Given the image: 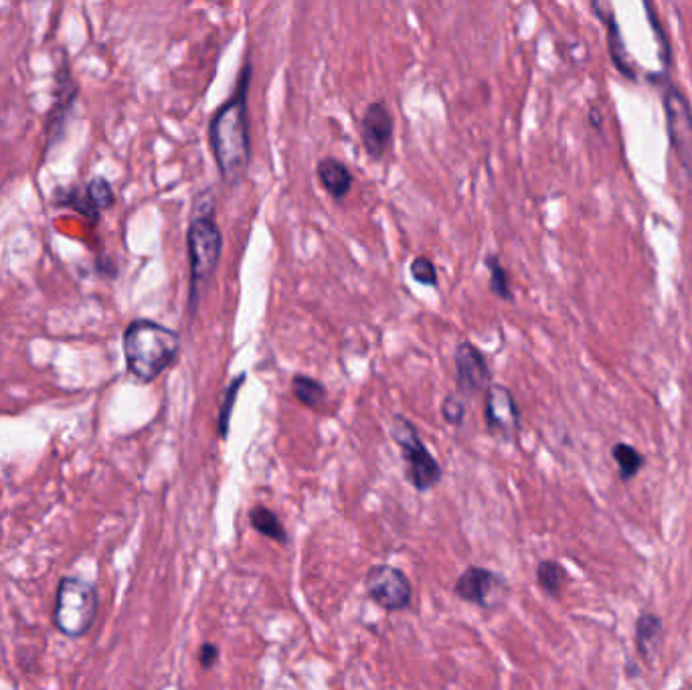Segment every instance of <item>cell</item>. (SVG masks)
<instances>
[{"label": "cell", "mask_w": 692, "mask_h": 690, "mask_svg": "<svg viewBox=\"0 0 692 690\" xmlns=\"http://www.w3.org/2000/svg\"><path fill=\"white\" fill-rule=\"evenodd\" d=\"M251 59L243 61L235 92L223 102L209 122V144L219 168L221 181L237 187L245 181L251 166V136L247 124V94L251 85Z\"/></svg>", "instance_id": "1"}, {"label": "cell", "mask_w": 692, "mask_h": 690, "mask_svg": "<svg viewBox=\"0 0 692 690\" xmlns=\"http://www.w3.org/2000/svg\"><path fill=\"white\" fill-rule=\"evenodd\" d=\"M187 253L191 270L189 312L195 316L201 294L213 280L223 255V233L215 221V195L211 187L201 191L193 201L187 229Z\"/></svg>", "instance_id": "2"}, {"label": "cell", "mask_w": 692, "mask_h": 690, "mask_svg": "<svg viewBox=\"0 0 692 690\" xmlns=\"http://www.w3.org/2000/svg\"><path fill=\"white\" fill-rule=\"evenodd\" d=\"M122 351L128 373L140 383H152L177 363L181 334L156 320L136 318L122 334Z\"/></svg>", "instance_id": "3"}, {"label": "cell", "mask_w": 692, "mask_h": 690, "mask_svg": "<svg viewBox=\"0 0 692 690\" xmlns=\"http://www.w3.org/2000/svg\"><path fill=\"white\" fill-rule=\"evenodd\" d=\"M98 614V591L92 583L65 577L57 589L53 622L59 632L69 638L88 634Z\"/></svg>", "instance_id": "4"}, {"label": "cell", "mask_w": 692, "mask_h": 690, "mask_svg": "<svg viewBox=\"0 0 692 690\" xmlns=\"http://www.w3.org/2000/svg\"><path fill=\"white\" fill-rule=\"evenodd\" d=\"M391 438L401 450L405 476L417 492H427L442 482V466L421 442L419 431L411 419L405 415H395L391 423Z\"/></svg>", "instance_id": "5"}, {"label": "cell", "mask_w": 692, "mask_h": 690, "mask_svg": "<svg viewBox=\"0 0 692 690\" xmlns=\"http://www.w3.org/2000/svg\"><path fill=\"white\" fill-rule=\"evenodd\" d=\"M662 81V77H660ZM662 104L666 112V128L670 142L682 166L692 172V108L684 94L670 79L662 81Z\"/></svg>", "instance_id": "6"}, {"label": "cell", "mask_w": 692, "mask_h": 690, "mask_svg": "<svg viewBox=\"0 0 692 690\" xmlns=\"http://www.w3.org/2000/svg\"><path fill=\"white\" fill-rule=\"evenodd\" d=\"M365 589L367 595L385 612H405L411 606V581L393 565L371 567L365 575Z\"/></svg>", "instance_id": "7"}, {"label": "cell", "mask_w": 692, "mask_h": 690, "mask_svg": "<svg viewBox=\"0 0 692 690\" xmlns=\"http://www.w3.org/2000/svg\"><path fill=\"white\" fill-rule=\"evenodd\" d=\"M454 593L468 601V603H476V606L484 608V610H492L504 601L506 593H508V585L506 581L484 567H468L454 583Z\"/></svg>", "instance_id": "8"}, {"label": "cell", "mask_w": 692, "mask_h": 690, "mask_svg": "<svg viewBox=\"0 0 692 690\" xmlns=\"http://www.w3.org/2000/svg\"><path fill=\"white\" fill-rule=\"evenodd\" d=\"M456 365V385L458 393L464 397H478L486 393L492 385V371L486 355L470 340L458 342L454 353Z\"/></svg>", "instance_id": "9"}, {"label": "cell", "mask_w": 692, "mask_h": 690, "mask_svg": "<svg viewBox=\"0 0 692 690\" xmlns=\"http://www.w3.org/2000/svg\"><path fill=\"white\" fill-rule=\"evenodd\" d=\"M484 417L490 434L502 440H512L521 431V409L512 391L504 385L492 383L488 387Z\"/></svg>", "instance_id": "10"}, {"label": "cell", "mask_w": 692, "mask_h": 690, "mask_svg": "<svg viewBox=\"0 0 692 690\" xmlns=\"http://www.w3.org/2000/svg\"><path fill=\"white\" fill-rule=\"evenodd\" d=\"M395 120L383 100L371 102L361 118V140L367 156L379 162L393 146Z\"/></svg>", "instance_id": "11"}, {"label": "cell", "mask_w": 692, "mask_h": 690, "mask_svg": "<svg viewBox=\"0 0 692 690\" xmlns=\"http://www.w3.org/2000/svg\"><path fill=\"white\" fill-rule=\"evenodd\" d=\"M61 205L77 211L90 223H98L102 213L108 211L116 203V195L112 185L104 177L92 179L83 189H69L57 197Z\"/></svg>", "instance_id": "12"}, {"label": "cell", "mask_w": 692, "mask_h": 690, "mask_svg": "<svg viewBox=\"0 0 692 690\" xmlns=\"http://www.w3.org/2000/svg\"><path fill=\"white\" fill-rule=\"evenodd\" d=\"M75 96H77V85L71 77L69 65L61 63L59 71H57V79H55V94H53V104L49 108L47 114V144L49 148L61 138V130L65 126V120L71 112V106L75 104Z\"/></svg>", "instance_id": "13"}, {"label": "cell", "mask_w": 692, "mask_h": 690, "mask_svg": "<svg viewBox=\"0 0 692 690\" xmlns=\"http://www.w3.org/2000/svg\"><path fill=\"white\" fill-rule=\"evenodd\" d=\"M316 177L322 189L326 191V195L336 203H342L346 197H349L355 183L351 168L334 156H324L318 160Z\"/></svg>", "instance_id": "14"}, {"label": "cell", "mask_w": 692, "mask_h": 690, "mask_svg": "<svg viewBox=\"0 0 692 690\" xmlns=\"http://www.w3.org/2000/svg\"><path fill=\"white\" fill-rule=\"evenodd\" d=\"M249 523L259 535H264V537H268L280 545L288 543V533L280 521V516L274 510H270L268 506L257 504L249 512Z\"/></svg>", "instance_id": "15"}, {"label": "cell", "mask_w": 692, "mask_h": 690, "mask_svg": "<svg viewBox=\"0 0 692 690\" xmlns=\"http://www.w3.org/2000/svg\"><path fill=\"white\" fill-rule=\"evenodd\" d=\"M597 17L603 19V23L608 25V41H610V51H612V59H614V65L618 67L620 73H624L626 77H636V71H634V65H632V59L626 51V45H624V37H622V31L618 27V21L614 19V15H601L597 13Z\"/></svg>", "instance_id": "16"}, {"label": "cell", "mask_w": 692, "mask_h": 690, "mask_svg": "<svg viewBox=\"0 0 692 690\" xmlns=\"http://www.w3.org/2000/svg\"><path fill=\"white\" fill-rule=\"evenodd\" d=\"M660 636H662V620L654 614H642L636 624V646L644 660L652 658V654L656 652L660 644Z\"/></svg>", "instance_id": "17"}, {"label": "cell", "mask_w": 692, "mask_h": 690, "mask_svg": "<svg viewBox=\"0 0 692 690\" xmlns=\"http://www.w3.org/2000/svg\"><path fill=\"white\" fill-rule=\"evenodd\" d=\"M292 393L308 409H318L328 397V391L322 381L302 373L292 377Z\"/></svg>", "instance_id": "18"}, {"label": "cell", "mask_w": 692, "mask_h": 690, "mask_svg": "<svg viewBox=\"0 0 692 690\" xmlns=\"http://www.w3.org/2000/svg\"><path fill=\"white\" fill-rule=\"evenodd\" d=\"M484 266L490 274V280H488V288L490 292L504 300V302H512L514 300V294H512V282H510V276L506 272V268L502 266L500 262V257L496 253H490L486 255V260H484Z\"/></svg>", "instance_id": "19"}, {"label": "cell", "mask_w": 692, "mask_h": 690, "mask_svg": "<svg viewBox=\"0 0 692 690\" xmlns=\"http://www.w3.org/2000/svg\"><path fill=\"white\" fill-rule=\"evenodd\" d=\"M247 381V375L245 373H239L227 387L225 395H223V401L219 405V415H217V431H219V436L221 440H227L229 436V425H231V415H233V409H235V403H237V397H239V391L243 387V383Z\"/></svg>", "instance_id": "20"}, {"label": "cell", "mask_w": 692, "mask_h": 690, "mask_svg": "<svg viewBox=\"0 0 692 690\" xmlns=\"http://www.w3.org/2000/svg\"><path fill=\"white\" fill-rule=\"evenodd\" d=\"M612 458L618 462L622 480H632L646 464L644 456L634 446L624 444V442H620L612 448Z\"/></svg>", "instance_id": "21"}, {"label": "cell", "mask_w": 692, "mask_h": 690, "mask_svg": "<svg viewBox=\"0 0 692 690\" xmlns=\"http://www.w3.org/2000/svg\"><path fill=\"white\" fill-rule=\"evenodd\" d=\"M537 581L549 595L557 597L565 587L567 571L557 561H541L537 567Z\"/></svg>", "instance_id": "22"}, {"label": "cell", "mask_w": 692, "mask_h": 690, "mask_svg": "<svg viewBox=\"0 0 692 690\" xmlns=\"http://www.w3.org/2000/svg\"><path fill=\"white\" fill-rule=\"evenodd\" d=\"M409 274L411 278L421 284V286H429V288H438L440 286V276H438V268L436 264L429 260L425 255L415 257L409 266Z\"/></svg>", "instance_id": "23"}, {"label": "cell", "mask_w": 692, "mask_h": 690, "mask_svg": "<svg viewBox=\"0 0 692 690\" xmlns=\"http://www.w3.org/2000/svg\"><path fill=\"white\" fill-rule=\"evenodd\" d=\"M466 403L460 395L456 393H448L442 401V417L448 425L452 427H462L464 425V419H466Z\"/></svg>", "instance_id": "24"}, {"label": "cell", "mask_w": 692, "mask_h": 690, "mask_svg": "<svg viewBox=\"0 0 692 690\" xmlns=\"http://www.w3.org/2000/svg\"><path fill=\"white\" fill-rule=\"evenodd\" d=\"M217 662H219V646H217V644H211V642H205V644L199 648V664H201L205 670H211Z\"/></svg>", "instance_id": "25"}]
</instances>
